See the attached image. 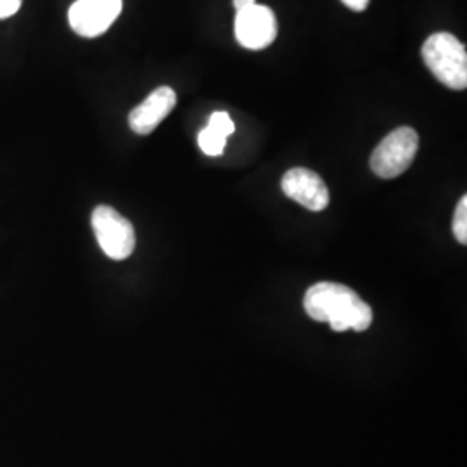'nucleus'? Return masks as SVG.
I'll use <instances>...</instances> for the list:
<instances>
[{"label": "nucleus", "mask_w": 467, "mask_h": 467, "mask_svg": "<svg viewBox=\"0 0 467 467\" xmlns=\"http://www.w3.org/2000/svg\"><path fill=\"white\" fill-rule=\"evenodd\" d=\"M305 312L317 320L327 322L336 333H362L372 324V308L351 287L336 283L312 285L303 300Z\"/></svg>", "instance_id": "obj_1"}, {"label": "nucleus", "mask_w": 467, "mask_h": 467, "mask_svg": "<svg viewBox=\"0 0 467 467\" xmlns=\"http://www.w3.org/2000/svg\"><path fill=\"white\" fill-rule=\"evenodd\" d=\"M422 59L434 77L451 90L467 87L466 46L451 34H434L422 46Z\"/></svg>", "instance_id": "obj_2"}, {"label": "nucleus", "mask_w": 467, "mask_h": 467, "mask_svg": "<svg viewBox=\"0 0 467 467\" xmlns=\"http://www.w3.org/2000/svg\"><path fill=\"white\" fill-rule=\"evenodd\" d=\"M419 135L412 127H400L386 135L370 156V170L379 179H397L416 160Z\"/></svg>", "instance_id": "obj_3"}, {"label": "nucleus", "mask_w": 467, "mask_h": 467, "mask_svg": "<svg viewBox=\"0 0 467 467\" xmlns=\"http://www.w3.org/2000/svg\"><path fill=\"white\" fill-rule=\"evenodd\" d=\"M92 229L100 250L111 260H127L135 250L134 225L115 208L100 204L92 212Z\"/></svg>", "instance_id": "obj_4"}, {"label": "nucleus", "mask_w": 467, "mask_h": 467, "mask_svg": "<svg viewBox=\"0 0 467 467\" xmlns=\"http://www.w3.org/2000/svg\"><path fill=\"white\" fill-rule=\"evenodd\" d=\"M121 9L123 0H77L67 11V21L78 36L96 38L109 30Z\"/></svg>", "instance_id": "obj_5"}, {"label": "nucleus", "mask_w": 467, "mask_h": 467, "mask_svg": "<svg viewBox=\"0 0 467 467\" xmlns=\"http://www.w3.org/2000/svg\"><path fill=\"white\" fill-rule=\"evenodd\" d=\"M277 36V19L267 5H251L235 16V38L250 50L267 49Z\"/></svg>", "instance_id": "obj_6"}, {"label": "nucleus", "mask_w": 467, "mask_h": 467, "mask_svg": "<svg viewBox=\"0 0 467 467\" xmlns=\"http://www.w3.org/2000/svg\"><path fill=\"white\" fill-rule=\"evenodd\" d=\"M284 194L310 212H322L329 204L327 185L308 168H291L283 177Z\"/></svg>", "instance_id": "obj_7"}, {"label": "nucleus", "mask_w": 467, "mask_h": 467, "mask_svg": "<svg viewBox=\"0 0 467 467\" xmlns=\"http://www.w3.org/2000/svg\"><path fill=\"white\" fill-rule=\"evenodd\" d=\"M175 104H177L175 90L167 85L158 87L130 111L129 125L137 135L150 134L173 111Z\"/></svg>", "instance_id": "obj_8"}, {"label": "nucleus", "mask_w": 467, "mask_h": 467, "mask_svg": "<svg viewBox=\"0 0 467 467\" xmlns=\"http://www.w3.org/2000/svg\"><path fill=\"white\" fill-rule=\"evenodd\" d=\"M198 144H200L201 150L208 156H220L225 144H227V137L225 135L218 134L217 130L206 127L201 130L198 135Z\"/></svg>", "instance_id": "obj_9"}, {"label": "nucleus", "mask_w": 467, "mask_h": 467, "mask_svg": "<svg viewBox=\"0 0 467 467\" xmlns=\"http://www.w3.org/2000/svg\"><path fill=\"white\" fill-rule=\"evenodd\" d=\"M451 231L455 239L461 244H467V198L462 196V200L459 201L455 215H453V223H451Z\"/></svg>", "instance_id": "obj_10"}, {"label": "nucleus", "mask_w": 467, "mask_h": 467, "mask_svg": "<svg viewBox=\"0 0 467 467\" xmlns=\"http://www.w3.org/2000/svg\"><path fill=\"white\" fill-rule=\"evenodd\" d=\"M208 127L213 129V130H217L218 134L225 135V137L234 134V130H235L233 118L229 117V113H225V111L213 113L212 118H210Z\"/></svg>", "instance_id": "obj_11"}, {"label": "nucleus", "mask_w": 467, "mask_h": 467, "mask_svg": "<svg viewBox=\"0 0 467 467\" xmlns=\"http://www.w3.org/2000/svg\"><path fill=\"white\" fill-rule=\"evenodd\" d=\"M23 0H0V19H7L16 15L21 9Z\"/></svg>", "instance_id": "obj_12"}, {"label": "nucleus", "mask_w": 467, "mask_h": 467, "mask_svg": "<svg viewBox=\"0 0 467 467\" xmlns=\"http://www.w3.org/2000/svg\"><path fill=\"white\" fill-rule=\"evenodd\" d=\"M348 9L355 11V13H364L368 9V2L370 0H341Z\"/></svg>", "instance_id": "obj_13"}, {"label": "nucleus", "mask_w": 467, "mask_h": 467, "mask_svg": "<svg viewBox=\"0 0 467 467\" xmlns=\"http://www.w3.org/2000/svg\"><path fill=\"white\" fill-rule=\"evenodd\" d=\"M254 4H256V0H234V7H235L237 13L248 9V7L254 5Z\"/></svg>", "instance_id": "obj_14"}]
</instances>
